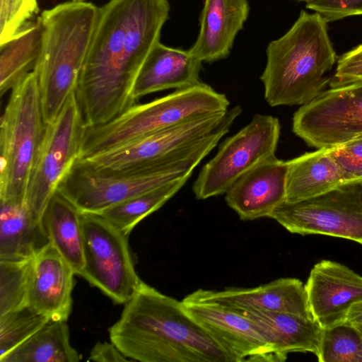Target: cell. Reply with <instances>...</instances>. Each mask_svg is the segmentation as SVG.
<instances>
[{"instance_id":"1","label":"cell","mask_w":362,"mask_h":362,"mask_svg":"<svg viewBox=\"0 0 362 362\" xmlns=\"http://www.w3.org/2000/svg\"><path fill=\"white\" fill-rule=\"evenodd\" d=\"M168 0H109L98 16L75 93L86 127L136 103L133 89L169 17Z\"/></svg>"},{"instance_id":"2","label":"cell","mask_w":362,"mask_h":362,"mask_svg":"<svg viewBox=\"0 0 362 362\" xmlns=\"http://www.w3.org/2000/svg\"><path fill=\"white\" fill-rule=\"evenodd\" d=\"M109 335L131 361L229 362L222 349L187 313L182 300L143 281L110 327Z\"/></svg>"},{"instance_id":"3","label":"cell","mask_w":362,"mask_h":362,"mask_svg":"<svg viewBox=\"0 0 362 362\" xmlns=\"http://www.w3.org/2000/svg\"><path fill=\"white\" fill-rule=\"evenodd\" d=\"M327 21L318 13L301 11L291 28L269 42L260 76L264 98L272 107L305 105L325 91L337 56Z\"/></svg>"},{"instance_id":"4","label":"cell","mask_w":362,"mask_h":362,"mask_svg":"<svg viewBox=\"0 0 362 362\" xmlns=\"http://www.w3.org/2000/svg\"><path fill=\"white\" fill-rule=\"evenodd\" d=\"M98 8L86 1H69L44 10L38 16L42 46L34 71L46 124L57 117L76 90Z\"/></svg>"},{"instance_id":"5","label":"cell","mask_w":362,"mask_h":362,"mask_svg":"<svg viewBox=\"0 0 362 362\" xmlns=\"http://www.w3.org/2000/svg\"><path fill=\"white\" fill-rule=\"evenodd\" d=\"M223 93L200 82L143 104H134L110 121L86 127L78 159L124 145L196 117L229 109Z\"/></svg>"},{"instance_id":"6","label":"cell","mask_w":362,"mask_h":362,"mask_svg":"<svg viewBox=\"0 0 362 362\" xmlns=\"http://www.w3.org/2000/svg\"><path fill=\"white\" fill-rule=\"evenodd\" d=\"M239 105L196 117L115 148L78 159L103 170H129L205 158L241 114Z\"/></svg>"},{"instance_id":"7","label":"cell","mask_w":362,"mask_h":362,"mask_svg":"<svg viewBox=\"0 0 362 362\" xmlns=\"http://www.w3.org/2000/svg\"><path fill=\"white\" fill-rule=\"evenodd\" d=\"M11 90L0 123V201L25 200L47 125L34 70Z\"/></svg>"},{"instance_id":"8","label":"cell","mask_w":362,"mask_h":362,"mask_svg":"<svg viewBox=\"0 0 362 362\" xmlns=\"http://www.w3.org/2000/svg\"><path fill=\"white\" fill-rule=\"evenodd\" d=\"M203 159L196 157L129 170L98 169L78 159L64 175L57 190L81 213L98 214L169 182L188 180Z\"/></svg>"},{"instance_id":"9","label":"cell","mask_w":362,"mask_h":362,"mask_svg":"<svg viewBox=\"0 0 362 362\" xmlns=\"http://www.w3.org/2000/svg\"><path fill=\"white\" fill-rule=\"evenodd\" d=\"M86 127L74 92L57 117L47 124L28 178L25 202L35 223L42 225V217L49 199L78 159Z\"/></svg>"},{"instance_id":"10","label":"cell","mask_w":362,"mask_h":362,"mask_svg":"<svg viewBox=\"0 0 362 362\" xmlns=\"http://www.w3.org/2000/svg\"><path fill=\"white\" fill-rule=\"evenodd\" d=\"M84 267L80 276L113 302L126 303L141 280L125 234L99 214L81 213Z\"/></svg>"},{"instance_id":"11","label":"cell","mask_w":362,"mask_h":362,"mask_svg":"<svg viewBox=\"0 0 362 362\" xmlns=\"http://www.w3.org/2000/svg\"><path fill=\"white\" fill-rule=\"evenodd\" d=\"M269 218L291 233L326 235L362 244V177L347 180L313 198L284 202Z\"/></svg>"},{"instance_id":"12","label":"cell","mask_w":362,"mask_h":362,"mask_svg":"<svg viewBox=\"0 0 362 362\" xmlns=\"http://www.w3.org/2000/svg\"><path fill=\"white\" fill-rule=\"evenodd\" d=\"M280 133L278 118L255 115L246 126L225 139L216 155L202 167L192 185L197 199L225 194L240 176L275 156Z\"/></svg>"},{"instance_id":"13","label":"cell","mask_w":362,"mask_h":362,"mask_svg":"<svg viewBox=\"0 0 362 362\" xmlns=\"http://www.w3.org/2000/svg\"><path fill=\"white\" fill-rule=\"evenodd\" d=\"M293 132L309 146L332 148L362 135V80L330 88L293 115Z\"/></svg>"},{"instance_id":"14","label":"cell","mask_w":362,"mask_h":362,"mask_svg":"<svg viewBox=\"0 0 362 362\" xmlns=\"http://www.w3.org/2000/svg\"><path fill=\"white\" fill-rule=\"evenodd\" d=\"M182 301L187 313L222 349L229 362L285 361L257 326L235 310L187 296Z\"/></svg>"},{"instance_id":"15","label":"cell","mask_w":362,"mask_h":362,"mask_svg":"<svg viewBox=\"0 0 362 362\" xmlns=\"http://www.w3.org/2000/svg\"><path fill=\"white\" fill-rule=\"evenodd\" d=\"M305 287L313 317L322 329L345 322L351 307L362 300V276L331 260L314 265Z\"/></svg>"},{"instance_id":"16","label":"cell","mask_w":362,"mask_h":362,"mask_svg":"<svg viewBox=\"0 0 362 362\" xmlns=\"http://www.w3.org/2000/svg\"><path fill=\"white\" fill-rule=\"evenodd\" d=\"M288 160L268 158L228 188L225 200L243 221L269 217L286 200Z\"/></svg>"},{"instance_id":"17","label":"cell","mask_w":362,"mask_h":362,"mask_svg":"<svg viewBox=\"0 0 362 362\" xmlns=\"http://www.w3.org/2000/svg\"><path fill=\"white\" fill-rule=\"evenodd\" d=\"M187 296L231 308L284 312L313 319L305 285L296 278H281L253 288L198 289Z\"/></svg>"},{"instance_id":"18","label":"cell","mask_w":362,"mask_h":362,"mask_svg":"<svg viewBox=\"0 0 362 362\" xmlns=\"http://www.w3.org/2000/svg\"><path fill=\"white\" fill-rule=\"evenodd\" d=\"M75 272L50 244L33 257L28 305L50 321L66 322L72 310Z\"/></svg>"},{"instance_id":"19","label":"cell","mask_w":362,"mask_h":362,"mask_svg":"<svg viewBox=\"0 0 362 362\" xmlns=\"http://www.w3.org/2000/svg\"><path fill=\"white\" fill-rule=\"evenodd\" d=\"M249 12L247 0H204L198 36L189 50L202 62L227 57Z\"/></svg>"},{"instance_id":"20","label":"cell","mask_w":362,"mask_h":362,"mask_svg":"<svg viewBox=\"0 0 362 362\" xmlns=\"http://www.w3.org/2000/svg\"><path fill=\"white\" fill-rule=\"evenodd\" d=\"M202 62L190 51L168 47L159 41L153 47L136 77L133 96L168 89H182L200 82Z\"/></svg>"},{"instance_id":"21","label":"cell","mask_w":362,"mask_h":362,"mask_svg":"<svg viewBox=\"0 0 362 362\" xmlns=\"http://www.w3.org/2000/svg\"><path fill=\"white\" fill-rule=\"evenodd\" d=\"M231 309L252 321L285 361L290 353L318 356L322 328L314 319L284 312Z\"/></svg>"},{"instance_id":"22","label":"cell","mask_w":362,"mask_h":362,"mask_svg":"<svg viewBox=\"0 0 362 362\" xmlns=\"http://www.w3.org/2000/svg\"><path fill=\"white\" fill-rule=\"evenodd\" d=\"M347 180L332 154V148H321L288 160L286 202L318 196Z\"/></svg>"},{"instance_id":"23","label":"cell","mask_w":362,"mask_h":362,"mask_svg":"<svg viewBox=\"0 0 362 362\" xmlns=\"http://www.w3.org/2000/svg\"><path fill=\"white\" fill-rule=\"evenodd\" d=\"M49 243L81 275L84 267L81 213L57 190L49 199L42 217Z\"/></svg>"},{"instance_id":"24","label":"cell","mask_w":362,"mask_h":362,"mask_svg":"<svg viewBox=\"0 0 362 362\" xmlns=\"http://www.w3.org/2000/svg\"><path fill=\"white\" fill-rule=\"evenodd\" d=\"M0 259L33 257L49 243L33 220L25 200L0 201Z\"/></svg>"},{"instance_id":"25","label":"cell","mask_w":362,"mask_h":362,"mask_svg":"<svg viewBox=\"0 0 362 362\" xmlns=\"http://www.w3.org/2000/svg\"><path fill=\"white\" fill-rule=\"evenodd\" d=\"M42 28L39 17L16 36L0 45V93L4 95L33 71L41 52Z\"/></svg>"},{"instance_id":"26","label":"cell","mask_w":362,"mask_h":362,"mask_svg":"<svg viewBox=\"0 0 362 362\" xmlns=\"http://www.w3.org/2000/svg\"><path fill=\"white\" fill-rule=\"evenodd\" d=\"M81 355L71 346L65 321H49L0 362H78Z\"/></svg>"},{"instance_id":"27","label":"cell","mask_w":362,"mask_h":362,"mask_svg":"<svg viewBox=\"0 0 362 362\" xmlns=\"http://www.w3.org/2000/svg\"><path fill=\"white\" fill-rule=\"evenodd\" d=\"M177 180L125 200L98 213L127 235L144 218L160 209L186 183Z\"/></svg>"},{"instance_id":"28","label":"cell","mask_w":362,"mask_h":362,"mask_svg":"<svg viewBox=\"0 0 362 362\" xmlns=\"http://www.w3.org/2000/svg\"><path fill=\"white\" fill-rule=\"evenodd\" d=\"M33 257L0 259V315L28 305Z\"/></svg>"},{"instance_id":"29","label":"cell","mask_w":362,"mask_h":362,"mask_svg":"<svg viewBox=\"0 0 362 362\" xmlns=\"http://www.w3.org/2000/svg\"><path fill=\"white\" fill-rule=\"evenodd\" d=\"M320 362H362V336L358 329L345 321L322 329Z\"/></svg>"},{"instance_id":"30","label":"cell","mask_w":362,"mask_h":362,"mask_svg":"<svg viewBox=\"0 0 362 362\" xmlns=\"http://www.w3.org/2000/svg\"><path fill=\"white\" fill-rule=\"evenodd\" d=\"M50 321L29 305L0 315V359Z\"/></svg>"},{"instance_id":"31","label":"cell","mask_w":362,"mask_h":362,"mask_svg":"<svg viewBox=\"0 0 362 362\" xmlns=\"http://www.w3.org/2000/svg\"><path fill=\"white\" fill-rule=\"evenodd\" d=\"M39 11L37 0H0V45L16 36Z\"/></svg>"},{"instance_id":"32","label":"cell","mask_w":362,"mask_h":362,"mask_svg":"<svg viewBox=\"0 0 362 362\" xmlns=\"http://www.w3.org/2000/svg\"><path fill=\"white\" fill-rule=\"evenodd\" d=\"M332 154L346 180L362 177V135L332 147Z\"/></svg>"},{"instance_id":"33","label":"cell","mask_w":362,"mask_h":362,"mask_svg":"<svg viewBox=\"0 0 362 362\" xmlns=\"http://www.w3.org/2000/svg\"><path fill=\"white\" fill-rule=\"evenodd\" d=\"M307 8L320 13L327 23L362 15V0H305Z\"/></svg>"},{"instance_id":"34","label":"cell","mask_w":362,"mask_h":362,"mask_svg":"<svg viewBox=\"0 0 362 362\" xmlns=\"http://www.w3.org/2000/svg\"><path fill=\"white\" fill-rule=\"evenodd\" d=\"M360 80H362V44L337 59L336 72L329 84L333 88Z\"/></svg>"},{"instance_id":"35","label":"cell","mask_w":362,"mask_h":362,"mask_svg":"<svg viewBox=\"0 0 362 362\" xmlns=\"http://www.w3.org/2000/svg\"><path fill=\"white\" fill-rule=\"evenodd\" d=\"M88 361L98 362H121L131 361L117 346L110 342H98L91 349Z\"/></svg>"},{"instance_id":"36","label":"cell","mask_w":362,"mask_h":362,"mask_svg":"<svg viewBox=\"0 0 362 362\" xmlns=\"http://www.w3.org/2000/svg\"><path fill=\"white\" fill-rule=\"evenodd\" d=\"M346 321L358 328H362V300L355 303L351 307Z\"/></svg>"},{"instance_id":"37","label":"cell","mask_w":362,"mask_h":362,"mask_svg":"<svg viewBox=\"0 0 362 362\" xmlns=\"http://www.w3.org/2000/svg\"><path fill=\"white\" fill-rule=\"evenodd\" d=\"M71 1H85L86 0H69Z\"/></svg>"},{"instance_id":"38","label":"cell","mask_w":362,"mask_h":362,"mask_svg":"<svg viewBox=\"0 0 362 362\" xmlns=\"http://www.w3.org/2000/svg\"><path fill=\"white\" fill-rule=\"evenodd\" d=\"M358 328V327H357ZM358 330L360 331L361 334V336H362V328H358Z\"/></svg>"},{"instance_id":"39","label":"cell","mask_w":362,"mask_h":362,"mask_svg":"<svg viewBox=\"0 0 362 362\" xmlns=\"http://www.w3.org/2000/svg\"><path fill=\"white\" fill-rule=\"evenodd\" d=\"M297 1H305V0H297Z\"/></svg>"}]
</instances>
